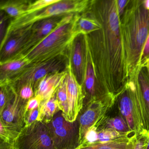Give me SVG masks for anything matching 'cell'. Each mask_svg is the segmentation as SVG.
<instances>
[{
  "label": "cell",
  "mask_w": 149,
  "mask_h": 149,
  "mask_svg": "<svg viewBox=\"0 0 149 149\" xmlns=\"http://www.w3.org/2000/svg\"><path fill=\"white\" fill-rule=\"evenodd\" d=\"M121 32L129 79L141 69L142 53L149 33V11L142 3L129 0L121 18Z\"/></svg>",
  "instance_id": "obj_1"
},
{
  "label": "cell",
  "mask_w": 149,
  "mask_h": 149,
  "mask_svg": "<svg viewBox=\"0 0 149 149\" xmlns=\"http://www.w3.org/2000/svg\"><path fill=\"white\" fill-rule=\"evenodd\" d=\"M76 14L66 15L57 27L40 42L23 54L15 56H22L29 64L68 56L66 54L79 35L76 29Z\"/></svg>",
  "instance_id": "obj_2"
},
{
  "label": "cell",
  "mask_w": 149,
  "mask_h": 149,
  "mask_svg": "<svg viewBox=\"0 0 149 149\" xmlns=\"http://www.w3.org/2000/svg\"><path fill=\"white\" fill-rule=\"evenodd\" d=\"M139 72L129 78L119 96V107L131 131L149 138V109L139 80Z\"/></svg>",
  "instance_id": "obj_3"
},
{
  "label": "cell",
  "mask_w": 149,
  "mask_h": 149,
  "mask_svg": "<svg viewBox=\"0 0 149 149\" xmlns=\"http://www.w3.org/2000/svg\"><path fill=\"white\" fill-rule=\"evenodd\" d=\"M92 0H63L51 4L40 10L12 19L7 26L1 40L3 45L9 37L17 31L31 26L40 20L69 14H80L89 9Z\"/></svg>",
  "instance_id": "obj_4"
},
{
  "label": "cell",
  "mask_w": 149,
  "mask_h": 149,
  "mask_svg": "<svg viewBox=\"0 0 149 149\" xmlns=\"http://www.w3.org/2000/svg\"><path fill=\"white\" fill-rule=\"evenodd\" d=\"M69 56H63L46 62L30 64L8 78L3 79L8 84L21 87L29 85L36 87L38 81L47 74L61 71L67 66Z\"/></svg>",
  "instance_id": "obj_5"
},
{
  "label": "cell",
  "mask_w": 149,
  "mask_h": 149,
  "mask_svg": "<svg viewBox=\"0 0 149 149\" xmlns=\"http://www.w3.org/2000/svg\"><path fill=\"white\" fill-rule=\"evenodd\" d=\"M56 149H77L79 145V126L77 120L71 122L59 111L46 124Z\"/></svg>",
  "instance_id": "obj_6"
},
{
  "label": "cell",
  "mask_w": 149,
  "mask_h": 149,
  "mask_svg": "<svg viewBox=\"0 0 149 149\" xmlns=\"http://www.w3.org/2000/svg\"><path fill=\"white\" fill-rule=\"evenodd\" d=\"M13 146L15 149H56L46 124L39 121L24 126Z\"/></svg>",
  "instance_id": "obj_7"
},
{
  "label": "cell",
  "mask_w": 149,
  "mask_h": 149,
  "mask_svg": "<svg viewBox=\"0 0 149 149\" xmlns=\"http://www.w3.org/2000/svg\"><path fill=\"white\" fill-rule=\"evenodd\" d=\"M114 103L107 99L98 100L95 97L92 98L85 109L77 118L79 126V143L89 129L96 125L100 126Z\"/></svg>",
  "instance_id": "obj_8"
},
{
  "label": "cell",
  "mask_w": 149,
  "mask_h": 149,
  "mask_svg": "<svg viewBox=\"0 0 149 149\" xmlns=\"http://www.w3.org/2000/svg\"><path fill=\"white\" fill-rule=\"evenodd\" d=\"M67 71V94H68V110L65 119L68 122L75 121L83 108L85 95L82 86L78 81L73 71L72 65L71 54H69Z\"/></svg>",
  "instance_id": "obj_9"
},
{
  "label": "cell",
  "mask_w": 149,
  "mask_h": 149,
  "mask_svg": "<svg viewBox=\"0 0 149 149\" xmlns=\"http://www.w3.org/2000/svg\"><path fill=\"white\" fill-rule=\"evenodd\" d=\"M65 15L45 18L32 24L26 42L21 50L15 56L23 54L40 42L57 27Z\"/></svg>",
  "instance_id": "obj_10"
},
{
  "label": "cell",
  "mask_w": 149,
  "mask_h": 149,
  "mask_svg": "<svg viewBox=\"0 0 149 149\" xmlns=\"http://www.w3.org/2000/svg\"><path fill=\"white\" fill-rule=\"evenodd\" d=\"M67 71L56 72L47 74L37 85L35 96L39 97L42 101L50 99L56 94L60 84L67 75Z\"/></svg>",
  "instance_id": "obj_11"
},
{
  "label": "cell",
  "mask_w": 149,
  "mask_h": 149,
  "mask_svg": "<svg viewBox=\"0 0 149 149\" xmlns=\"http://www.w3.org/2000/svg\"><path fill=\"white\" fill-rule=\"evenodd\" d=\"M72 58L73 71L76 78L82 83L85 82V35H79L74 39L70 50Z\"/></svg>",
  "instance_id": "obj_12"
},
{
  "label": "cell",
  "mask_w": 149,
  "mask_h": 149,
  "mask_svg": "<svg viewBox=\"0 0 149 149\" xmlns=\"http://www.w3.org/2000/svg\"><path fill=\"white\" fill-rule=\"evenodd\" d=\"M17 97L12 103L7 104L3 110L0 113V122L7 126H10L21 130L24 126L25 107L19 104Z\"/></svg>",
  "instance_id": "obj_13"
},
{
  "label": "cell",
  "mask_w": 149,
  "mask_h": 149,
  "mask_svg": "<svg viewBox=\"0 0 149 149\" xmlns=\"http://www.w3.org/2000/svg\"><path fill=\"white\" fill-rule=\"evenodd\" d=\"M31 26L17 31L9 37L1 48V62L12 57L21 50L27 40Z\"/></svg>",
  "instance_id": "obj_14"
},
{
  "label": "cell",
  "mask_w": 149,
  "mask_h": 149,
  "mask_svg": "<svg viewBox=\"0 0 149 149\" xmlns=\"http://www.w3.org/2000/svg\"><path fill=\"white\" fill-rule=\"evenodd\" d=\"M136 137L135 134L131 133L112 141L98 143L79 149H132Z\"/></svg>",
  "instance_id": "obj_15"
},
{
  "label": "cell",
  "mask_w": 149,
  "mask_h": 149,
  "mask_svg": "<svg viewBox=\"0 0 149 149\" xmlns=\"http://www.w3.org/2000/svg\"><path fill=\"white\" fill-rule=\"evenodd\" d=\"M76 26L79 35H88L101 29L100 24L87 11L76 15Z\"/></svg>",
  "instance_id": "obj_16"
},
{
  "label": "cell",
  "mask_w": 149,
  "mask_h": 149,
  "mask_svg": "<svg viewBox=\"0 0 149 149\" xmlns=\"http://www.w3.org/2000/svg\"><path fill=\"white\" fill-rule=\"evenodd\" d=\"M56 94L41 102L39 107V121L47 124L52 120L55 115L60 111Z\"/></svg>",
  "instance_id": "obj_17"
},
{
  "label": "cell",
  "mask_w": 149,
  "mask_h": 149,
  "mask_svg": "<svg viewBox=\"0 0 149 149\" xmlns=\"http://www.w3.org/2000/svg\"><path fill=\"white\" fill-rule=\"evenodd\" d=\"M29 64L26 59L22 56H17L1 62V74L8 78Z\"/></svg>",
  "instance_id": "obj_18"
},
{
  "label": "cell",
  "mask_w": 149,
  "mask_h": 149,
  "mask_svg": "<svg viewBox=\"0 0 149 149\" xmlns=\"http://www.w3.org/2000/svg\"><path fill=\"white\" fill-rule=\"evenodd\" d=\"M29 4L25 0H6L1 3V10L12 19L22 15Z\"/></svg>",
  "instance_id": "obj_19"
},
{
  "label": "cell",
  "mask_w": 149,
  "mask_h": 149,
  "mask_svg": "<svg viewBox=\"0 0 149 149\" xmlns=\"http://www.w3.org/2000/svg\"><path fill=\"white\" fill-rule=\"evenodd\" d=\"M105 128L112 129L126 134L133 132L129 130L127 124L120 115L112 118L107 116L98 128V130Z\"/></svg>",
  "instance_id": "obj_20"
},
{
  "label": "cell",
  "mask_w": 149,
  "mask_h": 149,
  "mask_svg": "<svg viewBox=\"0 0 149 149\" xmlns=\"http://www.w3.org/2000/svg\"><path fill=\"white\" fill-rule=\"evenodd\" d=\"M56 95L60 111H62L63 116L65 118L67 114L68 110V94L66 76L59 87Z\"/></svg>",
  "instance_id": "obj_21"
},
{
  "label": "cell",
  "mask_w": 149,
  "mask_h": 149,
  "mask_svg": "<svg viewBox=\"0 0 149 149\" xmlns=\"http://www.w3.org/2000/svg\"><path fill=\"white\" fill-rule=\"evenodd\" d=\"M21 130L0 122V140L13 144Z\"/></svg>",
  "instance_id": "obj_22"
},
{
  "label": "cell",
  "mask_w": 149,
  "mask_h": 149,
  "mask_svg": "<svg viewBox=\"0 0 149 149\" xmlns=\"http://www.w3.org/2000/svg\"><path fill=\"white\" fill-rule=\"evenodd\" d=\"M131 133H134L131 132V133L126 134V133H121L112 129H102L98 130V143L104 142L112 141V140L125 136Z\"/></svg>",
  "instance_id": "obj_23"
},
{
  "label": "cell",
  "mask_w": 149,
  "mask_h": 149,
  "mask_svg": "<svg viewBox=\"0 0 149 149\" xmlns=\"http://www.w3.org/2000/svg\"><path fill=\"white\" fill-rule=\"evenodd\" d=\"M99 127L96 125L87 130L77 149L85 148L98 143Z\"/></svg>",
  "instance_id": "obj_24"
},
{
  "label": "cell",
  "mask_w": 149,
  "mask_h": 149,
  "mask_svg": "<svg viewBox=\"0 0 149 149\" xmlns=\"http://www.w3.org/2000/svg\"><path fill=\"white\" fill-rule=\"evenodd\" d=\"M139 80L143 96L149 109V75L145 67L142 68L139 72Z\"/></svg>",
  "instance_id": "obj_25"
},
{
  "label": "cell",
  "mask_w": 149,
  "mask_h": 149,
  "mask_svg": "<svg viewBox=\"0 0 149 149\" xmlns=\"http://www.w3.org/2000/svg\"><path fill=\"white\" fill-rule=\"evenodd\" d=\"M62 1L63 0H36L29 5L27 10L22 15H24L36 12L51 4Z\"/></svg>",
  "instance_id": "obj_26"
},
{
  "label": "cell",
  "mask_w": 149,
  "mask_h": 149,
  "mask_svg": "<svg viewBox=\"0 0 149 149\" xmlns=\"http://www.w3.org/2000/svg\"><path fill=\"white\" fill-rule=\"evenodd\" d=\"M39 107L31 110L25 114L24 119V126H29L37 121H38L39 114Z\"/></svg>",
  "instance_id": "obj_27"
},
{
  "label": "cell",
  "mask_w": 149,
  "mask_h": 149,
  "mask_svg": "<svg viewBox=\"0 0 149 149\" xmlns=\"http://www.w3.org/2000/svg\"><path fill=\"white\" fill-rule=\"evenodd\" d=\"M149 62V33L144 44L142 53L140 67L141 69L145 67Z\"/></svg>",
  "instance_id": "obj_28"
},
{
  "label": "cell",
  "mask_w": 149,
  "mask_h": 149,
  "mask_svg": "<svg viewBox=\"0 0 149 149\" xmlns=\"http://www.w3.org/2000/svg\"><path fill=\"white\" fill-rule=\"evenodd\" d=\"M42 102V100L39 97L35 95L30 99L25 105V115L28 112L39 107Z\"/></svg>",
  "instance_id": "obj_29"
},
{
  "label": "cell",
  "mask_w": 149,
  "mask_h": 149,
  "mask_svg": "<svg viewBox=\"0 0 149 149\" xmlns=\"http://www.w3.org/2000/svg\"><path fill=\"white\" fill-rule=\"evenodd\" d=\"M149 141V137L144 136H136L134 148L132 149H146Z\"/></svg>",
  "instance_id": "obj_30"
},
{
  "label": "cell",
  "mask_w": 149,
  "mask_h": 149,
  "mask_svg": "<svg viewBox=\"0 0 149 149\" xmlns=\"http://www.w3.org/2000/svg\"><path fill=\"white\" fill-rule=\"evenodd\" d=\"M34 94L33 87L31 85H25L20 89V96L22 99L29 100L33 97Z\"/></svg>",
  "instance_id": "obj_31"
},
{
  "label": "cell",
  "mask_w": 149,
  "mask_h": 149,
  "mask_svg": "<svg viewBox=\"0 0 149 149\" xmlns=\"http://www.w3.org/2000/svg\"><path fill=\"white\" fill-rule=\"evenodd\" d=\"M1 85H3V88L1 87V95H0V113L2 112L4 109V108L7 106V95L6 93V91L5 90V85L3 84H1Z\"/></svg>",
  "instance_id": "obj_32"
},
{
  "label": "cell",
  "mask_w": 149,
  "mask_h": 149,
  "mask_svg": "<svg viewBox=\"0 0 149 149\" xmlns=\"http://www.w3.org/2000/svg\"><path fill=\"white\" fill-rule=\"evenodd\" d=\"M129 0H117L119 14L121 18L125 11Z\"/></svg>",
  "instance_id": "obj_33"
},
{
  "label": "cell",
  "mask_w": 149,
  "mask_h": 149,
  "mask_svg": "<svg viewBox=\"0 0 149 149\" xmlns=\"http://www.w3.org/2000/svg\"><path fill=\"white\" fill-rule=\"evenodd\" d=\"M0 149H15L13 144L0 140Z\"/></svg>",
  "instance_id": "obj_34"
},
{
  "label": "cell",
  "mask_w": 149,
  "mask_h": 149,
  "mask_svg": "<svg viewBox=\"0 0 149 149\" xmlns=\"http://www.w3.org/2000/svg\"><path fill=\"white\" fill-rule=\"evenodd\" d=\"M142 4L144 8L149 11V0H143Z\"/></svg>",
  "instance_id": "obj_35"
},
{
  "label": "cell",
  "mask_w": 149,
  "mask_h": 149,
  "mask_svg": "<svg viewBox=\"0 0 149 149\" xmlns=\"http://www.w3.org/2000/svg\"><path fill=\"white\" fill-rule=\"evenodd\" d=\"M25 1H26L30 5V4H31V3L34 2H35V1H36V0H25Z\"/></svg>",
  "instance_id": "obj_36"
},
{
  "label": "cell",
  "mask_w": 149,
  "mask_h": 149,
  "mask_svg": "<svg viewBox=\"0 0 149 149\" xmlns=\"http://www.w3.org/2000/svg\"><path fill=\"white\" fill-rule=\"evenodd\" d=\"M146 149H149V141L148 143V146H147V148H146Z\"/></svg>",
  "instance_id": "obj_37"
},
{
  "label": "cell",
  "mask_w": 149,
  "mask_h": 149,
  "mask_svg": "<svg viewBox=\"0 0 149 149\" xmlns=\"http://www.w3.org/2000/svg\"><path fill=\"white\" fill-rule=\"evenodd\" d=\"M6 1V0H1V1Z\"/></svg>",
  "instance_id": "obj_38"
}]
</instances>
